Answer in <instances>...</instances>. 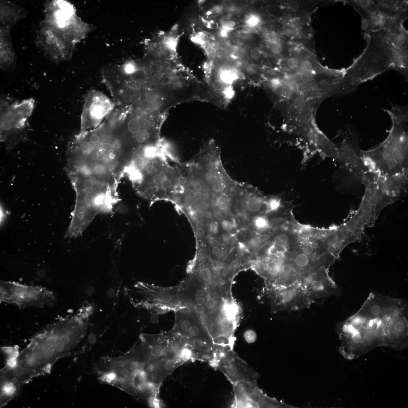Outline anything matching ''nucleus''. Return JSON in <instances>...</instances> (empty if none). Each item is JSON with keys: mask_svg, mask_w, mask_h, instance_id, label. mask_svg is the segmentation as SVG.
Here are the masks:
<instances>
[{"mask_svg": "<svg viewBox=\"0 0 408 408\" xmlns=\"http://www.w3.org/2000/svg\"><path fill=\"white\" fill-rule=\"evenodd\" d=\"M143 128L140 121L137 118H133L128 123V129L133 136Z\"/></svg>", "mask_w": 408, "mask_h": 408, "instance_id": "18", "label": "nucleus"}, {"mask_svg": "<svg viewBox=\"0 0 408 408\" xmlns=\"http://www.w3.org/2000/svg\"><path fill=\"white\" fill-rule=\"evenodd\" d=\"M237 268L233 263L229 264L228 266V270L230 273H234L237 271Z\"/></svg>", "mask_w": 408, "mask_h": 408, "instance_id": "44", "label": "nucleus"}, {"mask_svg": "<svg viewBox=\"0 0 408 408\" xmlns=\"http://www.w3.org/2000/svg\"><path fill=\"white\" fill-rule=\"evenodd\" d=\"M265 200L262 197H252L248 199L246 205L248 210L253 213H262Z\"/></svg>", "mask_w": 408, "mask_h": 408, "instance_id": "17", "label": "nucleus"}, {"mask_svg": "<svg viewBox=\"0 0 408 408\" xmlns=\"http://www.w3.org/2000/svg\"><path fill=\"white\" fill-rule=\"evenodd\" d=\"M125 102L127 103H131L133 101V98L132 95L128 94L124 98Z\"/></svg>", "mask_w": 408, "mask_h": 408, "instance_id": "47", "label": "nucleus"}, {"mask_svg": "<svg viewBox=\"0 0 408 408\" xmlns=\"http://www.w3.org/2000/svg\"><path fill=\"white\" fill-rule=\"evenodd\" d=\"M378 179L381 188L393 202L407 195L408 170L387 177L378 175Z\"/></svg>", "mask_w": 408, "mask_h": 408, "instance_id": "15", "label": "nucleus"}, {"mask_svg": "<svg viewBox=\"0 0 408 408\" xmlns=\"http://www.w3.org/2000/svg\"><path fill=\"white\" fill-rule=\"evenodd\" d=\"M195 191H201L203 188L202 184L199 182H195Z\"/></svg>", "mask_w": 408, "mask_h": 408, "instance_id": "49", "label": "nucleus"}, {"mask_svg": "<svg viewBox=\"0 0 408 408\" xmlns=\"http://www.w3.org/2000/svg\"><path fill=\"white\" fill-rule=\"evenodd\" d=\"M222 28L229 30L230 31L233 30L236 26V23L232 20L224 21L221 23Z\"/></svg>", "mask_w": 408, "mask_h": 408, "instance_id": "32", "label": "nucleus"}, {"mask_svg": "<svg viewBox=\"0 0 408 408\" xmlns=\"http://www.w3.org/2000/svg\"><path fill=\"white\" fill-rule=\"evenodd\" d=\"M216 367L224 373L233 385L244 382H257L260 376L233 350L219 354Z\"/></svg>", "mask_w": 408, "mask_h": 408, "instance_id": "14", "label": "nucleus"}, {"mask_svg": "<svg viewBox=\"0 0 408 408\" xmlns=\"http://www.w3.org/2000/svg\"><path fill=\"white\" fill-rule=\"evenodd\" d=\"M1 141L12 149L28 137L29 119L35 106L32 98L19 101L6 96L1 98Z\"/></svg>", "mask_w": 408, "mask_h": 408, "instance_id": "8", "label": "nucleus"}, {"mask_svg": "<svg viewBox=\"0 0 408 408\" xmlns=\"http://www.w3.org/2000/svg\"><path fill=\"white\" fill-rule=\"evenodd\" d=\"M339 168L335 179L339 188L349 194L358 192L363 186V176L369 171L362 159L358 134L349 129L345 132L340 144L337 145Z\"/></svg>", "mask_w": 408, "mask_h": 408, "instance_id": "7", "label": "nucleus"}, {"mask_svg": "<svg viewBox=\"0 0 408 408\" xmlns=\"http://www.w3.org/2000/svg\"><path fill=\"white\" fill-rule=\"evenodd\" d=\"M231 32L229 30L226 29L221 27V29L219 32V35L222 38H227L229 36V32Z\"/></svg>", "mask_w": 408, "mask_h": 408, "instance_id": "39", "label": "nucleus"}, {"mask_svg": "<svg viewBox=\"0 0 408 408\" xmlns=\"http://www.w3.org/2000/svg\"><path fill=\"white\" fill-rule=\"evenodd\" d=\"M135 69V67L132 64L127 65L125 68L126 72L129 73L133 72Z\"/></svg>", "mask_w": 408, "mask_h": 408, "instance_id": "42", "label": "nucleus"}, {"mask_svg": "<svg viewBox=\"0 0 408 408\" xmlns=\"http://www.w3.org/2000/svg\"><path fill=\"white\" fill-rule=\"evenodd\" d=\"M404 23H393L386 29L388 40L395 48L399 58L408 59V32Z\"/></svg>", "mask_w": 408, "mask_h": 408, "instance_id": "16", "label": "nucleus"}, {"mask_svg": "<svg viewBox=\"0 0 408 408\" xmlns=\"http://www.w3.org/2000/svg\"><path fill=\"white\" fill-rule=\"evenodd\" d=\"M254 225L256 229L270 224L269 219L264 215L257 216L254 220Z\"/></svg>", "mask_w": 408, "mask_h": 408, "instance_id": "21", "label": "nucleus"}, {"mask_svg": "<svg viewBox=\"0 0 408 408\" xmlns=\"http://www.w3.org/2000/svg\"><path fill=\"white\" fill-rule=\"evenodd\" d=\"M210 231L212 233L216 234L218 231V224L217 222H214L210 224Z\"/></svg>", "mask_w": 408, "mask_h": 408, "instance_id": "40", "label": "nucleus"}, {"mask_svg": "<svg viewBox=\"0 0 408 408\" xmlns=\"http://www.w3.org/2000/svg\"><path fill=\"white\" fill-rule=\"evenodd\" d=\"M343 2L352 6L360 14L362 28L365 32L386 29L393 23L402 22L391 18L379 4L378 1L352 0Z\"/></svg>", "mask_w": 408, "mask_h": 408, "instance_id": "12", "label": "nucleus"}, {"mask_svg": "<svg viewBox=\"0 0 408 408\" xmlns=\"http://www.w3.org/2000/svg\"><path fill=\"white\" fill-rule=\"evenodd\" d=\"M199 278L204 282H208L212 278V272L208 268L205 267L201 269L199 272Z\"/></svg>", "mask_w": 408, "mask_h": 408, "instance_id": "22", "label": "nucleus"}, {"mask_svg": "<svg viewBox=\"0 0 408 408\" xmlns=\"http://www.w3.org/2000/svg\"><path fill=\"white\" fill-rule=\"evenodd\" d=\"M235 69L228 64H224L221 66L219 69V73H224L230 72L234 71Z\"/></svg>", "mask_w": 408, "mask_h": 408, "instance_id": "36", "label": "nucleus"}, {"mask_svg": "<svg viewBox=\"0 0 408 408\" xmlns=\"http://www.w3.org/2000/svg\"><path fill=\"white\" fill-rule=\"evenodd\" d=\"M284 34L289 38L294 37L297 33V29L291 25H288L285 27Z\"/></svg>", "mask_w": 408, "mask_h": 408, "instance_id": "27", "label": "nucleus"}, {"mask_svg": "<svg viewBox=\"0 0 408 408\" xmlns=\"http://www.w3.org/2000/svg\"><path fill=\"white\" fill-rule=\"evenodd\" d=\"M300 68L303 72L306 73L312 71L313 69V65L312 63L309 60L306 59L300 63Z\"/></svg>", "mask_w": 408, "mask_h": 408, "instance_id": "23", "label": "nucleus"}, {"mask_svg": "<svg viewBox=\"0 0 408 408\" xmlns=\"http://www.w3.org/2000/svg\"><path fill=\"white\" fill-rule=\"evenodd\" d=\"M193 39L194 42L198 44L204 45L206 42V36L202 33H199L194 36Z\"/></svg>", "mask_w": 408, "mask_h": 408, "instance_id": "29", "label": "nucleus"}, {"mask_svg": "<svg viewBox=\"0 0 408 408\" xmlns=\"http://www.w3.org/2000/svg\"><path fill=\"white\" fill-rule=\"evenodd\" d=\"M197 234L199 237H202L204 236L205 234V231L203 229H197Z\"/></svg>", "mask_w": 408, "mask_h": 408, "instance_id": "51", "label": "nucleus"}, {"mask_svg": "<svg viewBox=\"0 0 408 408\" xmlns=\"http://www.w3.org/2000/svg\"><path fill=\"white\" fill-rule=\"evenodd\" d=\"M206 51L208 57L210 58L213 59L214 58H215L216 53V51L214 48L211 47H208L206 49Z\"/></svg>", "mask_w": 408, "mask_h": 408, "instance_id": "38", "label": "nucleus"}, {"mask_svg": "<svg viewBox=\"0 0 408 408\" xmlns=\"http://www.w3.org/2000/svg\"><path fill=\"white\" fill-rule=\"evenodd\" d=\"M216 302L214 299L212 297H209L206 300L205 305L207 309L212 310L214 309L215 306Z\"/></svg>", "mask_w": 408, "mask_h": 408, "instance_id": "35", "label": "nucleus"}, {"mask_svg": "<svg viewBox=\"0 0 408 408\" xmlns=\"http://www.w3.org/2000/svg\"><path fill=\"white\" fill-rule=\"evenodd\" d=\"M119 94V96H120L121 97L123 98H124L126 96L128 95L126 91L124 90H120Z\"/></svg>", "mask_w": 408, "mask_h": 408, "instance_id": "52", "label": "nucleus"}, {"mask_svg": "<svg viewBox=\"0 0 408 408\" xmlns=\"http://www.w3.org/2000/svg\"><path fill=\"white\" fill-rule=\"evenodd\" d=\"M223 10L227 12H232L234 10L235 6L233 1L229 0H225L222 1L221 4Z\"/></svg>", "mask_w": 408, "mask_h": 408, "instance_id": "26", "label": "nucleus"}, {"mask_svg": "<svg viewBox=\"0 0 408 408\" xmlns=\"http://www.w3.org/2000/svg\"><path fill=\"white\" fill-rule=\"evenodd\" d=\"M364 35L367 46L345 69L344 81L350 93L362 83L387 71L396 70L397 54L387 38L386 29L365 32Z\"/></svg>", "mask_w": 408, "mask_h": 408, "instance_id": "5", "label": "nucleus"}, {"mask_svg": "<svg viewBox=\"0 0 408 408\" xmlns=\"http://www.w3.org/2000/svg\"><path fill=\"white\" fill-rule=\"evenodd\" d=\"M206 300L204 297L200 296L196 299V303L197 304L200 305H204L205 303Z\"/></svg>", "mask_w": 408, "mask_h": 408, "instance_id": "43", "label": "nucleus"}, {"mask_svg": "<svg viewBox=\"0 0 408 408\" xmlns=\"http://www.w3.org/2000/svg\"><path fill=\"white\" fill-rule=\"evenodd\" d=\"M223 10V9L220 5H216L213 7L211 10V12L214 13H219L221 12Z\"/></svg>", "mask_w": 408, "mask_h": 408, "instance_id": "45", "label": "nucleus"}, {"mask_svg": "<svg viewBox=\"0 0 408 408\" xmlns=\"http://www.w3.org/2000/svg\"><path fill=\"white\" fill-rule=\"evenodd\" d=\"M194 190L195 192L194 198L197 199V200H199V199H202L203 196L202 192L201 191H195V190Z\"/></svg>", "mask_w": 408, "mask_h": 408, "instance_id": "48", "label": "nucleus"}, {"mask_svg": "<svg viewBox=\"0 0 408 408\" xmlns=\"http://www.w3.org/2000/svg\"><path fill=\"white\" fill-rule=\"evenodd\" d=\"M208 164L212 169H217L220 166V161L217 158H212L209 160Z\"/></svg>", "mask_w": 408, "mask_h": 408, "instance_id": "31", "label": "nucleus"}, {"mask_svg": "<svg viewBox=\"0 0 408 408\" xmlns=\"http://www.w3.org/2000/svg\"><path fill=\"white\" fill-rule=\"evenodd\" d=\"M219 251H220V249L218 247H213V249H212V252L214 254H218Z\"/></svg>", "mask_w": 408, "mask_h": 408, "instance_id": "55", "label": "nucleus"}, {"mask_svg": "<svg viewBox=\"0 0 408 408\" xmlns=\"http://www.w3.org/2000/svg\"><path fill=\"white\" fill-rule=\"evenodd\" d=\"M194 308L195 311L197 313L202 314L204 312V307L203 305L196 304L195 305Z\"/></svg>", "mask_w": 408, "mask_h": 408, "instance_id": "41", "label": "nucleus"}, {"mask_svg": "<svg viewBox=\"0 0 408 408\" xmlns=\"http://www.w3.org/2000/svg\"><path fill=\"white\" fill-rule=\"evenodd\" d=\"M163 43L169 49L175 51L177 46L178 40L175 38L168 36L163 40Z\"/></svg>", "mask_w": 408, "mask_h": 408, "instance_id": "20", "label": "nucleus"}, {"mask_svg": "<svg viewBox=\"0 0 408 408\" xmlns=\"http://www.w3.org/2000/svg\"><path fill=\"white\" fill-rule=\"evenodd\" d=\"M211 244L212 246H213V247H218V246L219 245V242L217 240H215L212 241Z\"/></svg>", "mask_w": 408, "mask_h": 408, "instance_id": "54", "label": "nucleus"}, {"mask_svg": "<svg viewBox=\"0 0 408 408\" xmlns=\"http://www.w3.org/2000/svg\"><path fill=\"white\" fill-rule=\"evenodd\" d=\"M244 337L248 343L254 342L257 340V335L254 331L248 330L244 334Z\"/></svg>", "mask_w": 408, "mask_h": 408, "instance_id": "25", "label": "nucleus"}, {"mask_svg": "<svg viewBox=\"0 0 408 408\" xmlns=\"http://www.w3.org/2000/svg\"><path fill=\"white\" fill-rule=\"evenodd\" d=\"M271 51L274 54L279 55L282 53V45L279 43H274L271 47Z\"/></svg>", "mask_w": 408, "mask_h": 408, "instance_id": "33", "label": "nucleus"}, {"mask_svg": "<svg viewBox=\"0 0 408 408\" xmlns=\"http://www.w3.org/2000/svg\"><path fill=\"white\" fill-rule=\"evenodd\" d=\"M286 65L288 68L293 70L299 68L300 65V63L296 57H291L288 59L286 62Z\"/></svg>", "mask_w": 408, "mask_h": 408, "instance_id": "24", "label": "nucleus"}, {"mask_svg": "<svg viewBox=\"0 0 408 408\" xmlns=\"http://www.w3.org/2000/svg\"><path fill=\"white\" fill-rule=\"evenodd\" d=\"M362 184L365 191L360 206L344 223L364 236L365 228L374 226L382 210L394 202L381 188L375 172L369 170L364 174Z\"/></svg>", "mask_w": 408, "mask_h": 408, "instance_id": "9", "label": "nucleus"}, {"mask_svg": "<svg viewBox=\"0 0 408 408\" xmlns=\"http://www.w3.org/2000/svg\"><path fill=\"white\" fill-rule=\"evenodd\" d=\"M258 68L255 64L250 63L246 66L245 71L249 76H254L256 75L258 72Z\"/></svg>", "mask_w": 408, "mask_h": 408, "instance_id": "28", "label": "nucleus"}, {"mask_svg": "<svg viewBox=\"0 0 408 408\" xmlns=\"http://www.w3.org/2000/svg\"><path fill=\"white\" fill-rule=\"evenodd\" d=\"M260 22V18L255 14H249L245 20V25L250 28H254L258 26Z\"/></svg>", "mask_w": 408, "mask_h": 408, "instance_id": "19", "label": "nucleus"}, {"mask_svg": "<svg viewBox=\"0 0 408 408\" xmlns=\"http://www.w3.org/2000/svg\"><path fill=\"white\" fill-rule=\"evenodd\" d=\"M393 311L392 305L385 297L370 294L356 313L337 324L336 330L341 342L339 351L343 356L353 360L384 346Z\"/></svg>", "mask_w": 408, "mask_h": 408, "instance_id": "2", "label": "nucleus"}, {"mask_svg": "<svg viewBox=\"0 0 408 408\" xmlns=\"http://www.w3.org/2000/svg\"><path fill=\"white\" fill-rule=\"evenodd\" d=\"M232 200V198L230 197H228L226 199V202L227 203H230L231 202Z\"/></svg>", "mask_w": 408, "mask_h": 408, "instance_id": "57", "label": "nucleus"}, {"mask_svg": "<svg viewBox=\"0 0 408 408\" xmlns=\"http://www.w3.org/2000/svg\"><path fill=\"white\" fill-rule=\"evenodd\" d=\"M187 309L176 312V320L173 330L185 339L193 350L196 360L209 362L214 366L219 352L205 326L195 319Z\"/></svg>", "mask_w": 408, "mask_h": 408, "instance_id": "10", "label": "nucleus"}, {"mask_svg": "<svg viewBox=\"0 0 408 408\" xmlns=\"http://www.w3.org/2000/svg\"><path fill=\"white\" fill-rule=\"evenodd\" d=\"M233 264L237 268H240L242 265V261L240 259L237 258L233 261Z\"/></svg>", "mask_w": 408, "mask_h": 408, "instance_id": "46", "label": "nucleus"}, {"mask_svg": "<svg viewBox=\"0 0 408 408\" xmlns=\"http://www.w3.org/2000/svg\"><path fill=\"white\" fill-rule=\"evenodd\" d=\"M86 309L63 318L37 334L16 358V364L30 378L48 373L58 360L68 355L86 335Z\"/></svg>", "mask_w": 408, "mask_h": 408, "instance_id": "1", "label": "nucleus"}, {"mask_svg": "<svg viewBox=\"0 0 408 408\" xmlns=\"http://www.w3.org/2000/svg\"><path fill=\"white\" fill-rule=\"evenodd\" d=\"M226 202V198L224 197L221 196L219 197L218 199L217 202L219 204L225 203Z\"/></svg>", "mask_w": 408, "mask_h": 408, "instance_id": "53", "label": "nucleus"}, {"mask_svg": "<svg viewBox=\"0 0 408 408\" xmlns=\"http://www.w3.org/2000/svg\"><path fill=\"white\" fill-rule=\"evenodd\" d=\"M270 88H271L272 93L275 96H280L284 93V88L282 84L272 87Z\"/></svg>", "mask_w": 408, "mask_h": 408, "instance_id": "30", "label": "nucleus"}, {"mask_svg": "<svg viewBox=\"0 0 408 408\" xmlns=\"http://www.w3.org/2000/svg\"><path fill=\"white\" fill-rule=\"evenodd\" d=\"M226 206L227 204L226 203H222V204H220V205H219L220 208L222 210L226 208Z\"/></svg>", "mask_w": 408, "mask_h": 408, "instance_id": "56", "label": "nucleus"}, {"mask_svg": "<svg viewBox=\"0 0 408 408\" xmlns=\"http://www.w3.org/2000/svg\"><path fill=\"white\" fill-rule=\"evenodd\" d=\"M159 149L142 153L132 161L127 177L137 193L147 197L150 194L171 193L178 173L167 161L168 156Z\"/></svg>", "mask_w": 408, "mask_h": 408, "instance_id": "6", "label": "nucleus"}, {"mask_svg": "<svg viewBox=\"0 0 408 408\" xmlns=\"http://www.w3.org/2000/svg\"><path fill=\"white\" fill-rule=\"evenodd\" d=\"M221 226L223 229L225 231H229L233 227V224L231 221L228 220H223L221 224Z\"/></svg>", "mask_w": 408, "mask_h": 408, "instance_id": "37", "label": "nucleus"}, {"mask_svg": "<svg viewBox=\"0 0 408 408\" xmlns=\"http://www.w3.org/2000/svg\"><path fill=\"white\" fill-rule=\"evenodd\" d=\"M250 57L252 59L255 60L259 59L261 57L262 53L261 51L258 48H255L251 50L250 53Z\"/></svg>", "mask_w": 408, "mask_h": 408, "instance_id": "34", "label": "nucleus"}, {"mask_svg": "<svg viewBox=\"0 0 408 408\" xmlns=\"http://www.w3.org/2000/svg\"><path fill=\"white\" fill-rule=\"evenodd\" d=\"M0 285L1 302L14 305L20 309L52 306L57 301L53 292L42 286L3 281Z\"/></svg>", "mask_w": 408, "mask_h": 408, "instance_id": "11", "label": "nucleus"}, {"mask_svg": "<svg viewBox=\"0 0 408 408\" xmlns=\"http://www.w3.org/2000/svg\"><path fill=\"white\" fill-rule=\"evenodd\" d=\"M195 226L197 229H203L204 227V224L202 221H199L196 224Z\"/></svg>", "mask_w": 408, "mask_h": 408, "instance_id": "50", "label": "nucleus"}, {"mask_svg": "<svg viewBox=\"0 0 408 408\" xmlns=\"http://www.w3.org/2000/svg\"><path fill=\"white\" fill-rule=\"evenodd\" d=\"M234 386L235 406L239 408H294L264 394L257 382H244Z\"/></svg>", "mask_w": 408, "mask_h": 408, "instance_id": "13", "label": "nucleus"}, {"mask_svg": "<svg viewBox=\"0 0 408 408\" xmlns=\"http://www.w3.org/2000/svg\"><path fill=\"white\" fill-rule=\"evenodd\" d=\"M67 154L66 170L69 178L90 181L101 194H118V183L123 176L124 165L120 152L90 147L85 150H70Z\"/></svg>", "mask_w": 408, "mask_h": 408, "instance_id": "4", "label": "nucleus"}, {"mask_svg": "<svg viewBox=\"0 0 408 408\" xmlns=\"http://www.w3.org/2000/svg\"><path fill=\"white\" fill-rule=\"evenodd\" d=\"M384 110L392 122L389 135L376 148L361 154L370 171L387 177L408 170V110L407 106L393 104Z\"/></svg>", "mask_w": 408, "mask_h": 408, "instance_id": "3", "label": "nucleus"}]
</instances>
